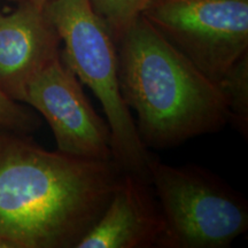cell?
I'll return each mask as SVG.
<instances>
[{
	"label": "cell",
	"instance_id": "1",
	"mask_svg": "<svg viewBox=\"0 0 248 248\" xmlns=\"http://www.w3.org/2000/svg\"><path fill=\"white\" fill-rule=\"evenodd\" d=\"M122 173L114 160L49 152L0 129V239L11 248H76Z\"/></svg>",
	"mask_w": 248,
	"mask_h": 248
},
{
	"label": "cell",
	"instance_id": "2",
	"mask_svg": "<svg viewBox=\"0 0 248 248\" xmlns=\"http://www.w3.org/2000/svg\"><path fill=\"white\" fill-rule=\"evenodd\" d=\"M117 43L121 92L147 148L177 146L229 124L218 84L144 17Z\"/></svg>",
	"mask_w": 248,
	"mask_h": 248
},
{
	"label": "cell",
	"instance_id": "3",
	"mask_svg": "<svg viewBox=\"0 0 248 248\" xmlns=\"http://www.w3.org/2000/svg\"><path fill=\"white\" fill-rule=\"evenodd\" d=\"M44 12L63 44L61 60L100 101L110 130L113 160L123 172L148 181L152 155L121 92L119 53L107 24L91 0H49Z\"/></svg>",
	"mask_w": 248,
	"mask_h": 248
},
{
	"label": "cell",
	"instance_id": "4",
	"mask_svg": "<svg viewBox=\"0 0 248 248\" xmlns=\"http://www.w3.org/2000/svg\"><path fill=\"white\" fill-rule=\"evenodd\" d=\"M148 182L166 223L160 248H226L248 230L247 200L208 169L152 156Z\"/></svg>",
	"mask_w": 248,
	"mask_h": 248
},
{
	"label": "cell",
	"instance_id": "5",
	"mask_svg": "<svg viewBox=\"0 0 248 248\" xmlns=\"http://www.w3.org/2000/svg\"><path fill=\"white\" fill-rule=\"evenodd\" d=\"M141 16L216 83L248 53V0H153Z\"/></svg>",
	"mask_w": 248,
	"mask_h": 248
},
{
	"label": "cell",
	"instance_id": "6",
	"mask_svg": "<svg viewBox=\"0 0 248 248\" xmlns=\"http://www.w3.org/2000/svg\"><path fill=\"white\" fill-rule=\"evenodd\" d=\"M23 104L46 120L60 153L80 159L113 160L107 121L95 113L77 76L61 57L31 80Z\"/></svg>",
	"mask_w": 248,
	"mask_h": 248
},
{
	"label": "cell",
	"instance_id": "7",
	"mask_svg": "<svg viewBox=\"0 0 248 248\" xmlns=\"http://www.w3.org/2000/svg\"><path fill=\"white\" fill-rule=\"evenodd\" d=\"M61 40L44 9L22 0L0 11V90L23 104L28 85L61 57Z\"/></svg>",
	"mask_w": 248,
	"mask_h": 248
},
{
	"label": "cell",
	"instance_id": "8",
	"mask_svg": "<svg viewBox=\"0 0 248 248\" xmlns=\"http://www.w3.org/2000/svg\"><path fill=\"white\" fill-rule=\"evenodd\" d=\"M163 214L147 179L123 172L106 208L76 248L159 247Z\"/></svg>",
	"mask_w": 248,
	"mask_h": 248
},
{
	"label": "cell",
	"instance_id": "9",
	"mask_svg": "<svg viewBox=\"0 0 248 248\" xmlns=\"http://www.w3.org/2000/svg\"><path fill=\"white\" fill-rule=\"evenodd\" d=\"M217 84L225 99L229 123L246 138L248 135V53L235 62Z\"/></svg>",
	"mask_w": 248,
	"mask_h": 248
},
{
	"label": "cell",
	"instance_id": "10",
	"mask_svg": "<svg viewBox=\"0 0 248 248\" xmlns=\"http://www.w3.org/2000/svg\"><path fill=\"white\" fill-rule=\"evenodd\" d=\"M93 7L107 24L115 43L141 16L153 0H91Z\"/></svg>",
	"mask_w": 248,
	"mask_h": 248
},
{
	"label": "cell",
	"instance_id": "11",
	"mask_svg": "<svg viewBox=\"0 0 248 248\" xmlns=\"http://www.w3.org/2000/svg\"><path fill=\"white\" fill-rule=\"evenodd\" d=\"M39 126L40 119L32 110L0 90V129L29 135Z\"/></svg>",
	"mask_w": 248,
	"mask_h": 248
},
{
	"label": "cell",
	"instance_id": "12",
	"mask_svg": "<svg viewBox=\"0 0 248 248\" xmlns=\"http://www.w3.org/2000/svg\"><path fill=\"white\" fill-rule=\"evenodd\" d=\"M29 1L32 4L33 6H36L37 8L39 9H44L45 5L47 4V2L49 1V0H29Z\"/></svg>",
	"mask_w": 248,
	"mask_h": 248
},
{
	"label": "cell",
	"instance_id": "13",
	"mask_svg": "<svg viewBox=\"0 0 248 248\" xmlns=\"http://www.w3.org/2000/svg\"><path fill=\"white\" fill-rule=\"evenodd\" d=\"M0 1H1V0H0ZM6 1H15V2H20V1H22V0H6Z\"/></svg>",
	"mask_w": 248,
	"mask_h": 248
}]
</instances>
